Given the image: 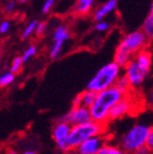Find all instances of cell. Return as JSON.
<instances>
[{
    "instance_id": "obj_1",
    "label": "cell",
    "mask_w": 153,
    "mask_h": 154,
    "mask_svg": "<svg viewBox=\"0 0 153 154\" xmlns=\"http://www.w3.org/2000/svg\"><path fill=\"white\" fill-rule=\"evenodd\" d=\"M129 93L130 92L122 91L117 86H113L96 93L95 100L89 108L91 120L105 125L108 122V113L110 109Z\"/></svg>"
},
{
    "instance_id": "obj_2",
    "label": "cell",
    "mask_w": 153,
    "mask_h": 154,
    "mask_svg": "<svg viewBox=\"0 0 153 154\" xmlns=\"http://www.w3.org/2000/svg\"><path fill=\"white\" fill-rule=\"evenodd\" d=\"M147 44L148 38L141 30H136L126 34L116 49L114 62L120 67H124L136 54L145 49Z\"/></svg>"
},
{
    "instance_id": "obj_3",
    "label": "cell",
    "mask_w": 153,
    "mask_h": 154,
    "mask_svg": "<svg viewBox=\"0 0 153 154\" xmlns=\"http://www.w3.org/2000/svg\"><path fill=\"white\" fill-rule=\"evenodd\" d=\"M151 131L152 128L147 123H135L120 137L119 147L125 154H135L140 148L145 147V142Z\"/></svg>"
},
{
    "instance_id": "obj_4",
    "label": "cell",
    "mask_w": 153,
    "mask_h": 154,
    "mask_svg": "<svg viewBox=\"0 0 153 154\" xmlns=\"http://www.w3.org/2000/svg\"><path fill=\"white\" fill-rule=\"evenodd\" d=\"M119 76H121V67L115 62H109L101 67L89 80L86 90L98 93L115 86Z\"/></svg>"
},
{
    "instance_id": "obj_5",
    "label": "cell",
    "mask_w": 153,
    "mask_h": 154,
    "mask_svg": "<svg viewBox=\"0 0 153 154\" xmlns=\"http://www.w3.org/2000/svg\"><path fill=\"white\" fill-rule=\"evenodd\" d=\"M104 132H105V125L94 122L92 120L84 124L71 126V131L67 137V146L70 151H74L79 144L89 138L104 135Z\"/></svg>"
},
{
    "instance_id": "obj_6",
    "label": "cell",
    "mask_w": 153,
    "mask_h": 154,
    "mask_svg": "<svg viewBox=\"0 0 153 154\" xmlns=\"http://www.w3.org/2000/svg\"><path fill=\"white\" fill-rule=\"evenodd\" d=\"M150 71H147L138 65V63L132 59L124 66V76L127 79L131 88H138L144 84Z\"/></svg>"
},
{
    "instance_id": "obj_7",
    "label": "cell",
    "mask_w": 153,
    "mask_h": 154,
    "mask_svg": "<svg viewBox=\"0 0 153 154\" xmlns=\"http://www.w3.org/2000/svg\"><path fill=\"white\" fill-rule=\"evenodd\" d=\"M70 131H71V125L62 120H59L55 123L52 132V136L56 143V147L63 153H67L70 151L69 146H67V137H69Z\"/></svg>"
},
{
    "instance_id": "obj_8",
    "label": "cell",
    "mask_w": 153,
    "mask_h": 154,
    "mask_svg": "<svg viewBox=\"0 0 153 154\" xmlns=\"http://www.w3.org/2000/svg\"><path fill=\"white\" fill-rule=\"evenodd\" d=\"M60 120L64 121L71 126L74 125L84 124L89 121H91V116L89 108L85 107V106H77V107H72V109L67 112L64 116H62V118Z\"/></svg>"
},
{
    "instance_id": "obj_9",
    "label": "cell",
    "mask_w": 153,
    "mask_h": 154,
    "mask_svg": "<svg viewBox=\"0 0 153 154\" xmlns=\"http://www.w3.org/2000/svg\"><path fill=\"white\" fill-rule=\"evenodd\" d=\"M133 110H134V102L131 99L130 94H127L124 99L119 101L110 109L109 113H108V121H114L123 118L125 116L130 115Z\"/></svg>"
},
{
    "instance_id": "obj_10",
    "label": "cell",
    "mask_w": 153,
    "mask_h": 154,
    "mask_svg": "<svg viewBox=\"0 0 153 154\" xmlns=\"http://www.w3.org/2000/svg\"><path fill=\"white\" fill-rule=\"evenodd\" d=\"M106 142V138L104 135L95 136V137L89 138L86 141L80 143L74 152L76 154H98V150L102 148L104 143Z\"/></svg>"
},
{
    "instance_id": "obj_11",
    "label": "cell",
    "mask_w": 153,
    "mask_h": 154,
    "mask_svg": "<svg viewBox=\"0 0 153 154\" xmlns=\"http://www.w3.org/2000/svg\"><path fill=\"white\" fill-rule=\"evenodd\" d=\"M70 38V31L65 26H59L54 32V43L50 49V58L56 59L62 51L64 42Z\"/></svg>"
},
{
    "instance_id": "obj_12",
    "label": "cell",
    "mask_w": 153,
    "mask_h": 154,
    "mask_svg": "<svg viewBox=\"0 0 153 154\" xmlns=\"http://www.w3.org/2000/svg\"><path fill=\"white\" fill-rule=\"evenodd\" d=\"M118 3V0H108L107 2L104 3L102 7L100 8L98 10H96L94 12V20L96 22H102V19L106 16L107 14H109L110 12H113L114 10L116 9Z\"/></svg>"
},
{
    "instance_id": "obj_13",
    "label": "cell",
    "mask_w": 153,
    "mask_h": 154,
    "mask_svg": "<svg viewBox=\"0 0 153 154\" xmlns=\"http://www.w3.org/2000/svg\"><path fill=\"white\" fill-rule=\"evenodd\" d=\"M79 95V102H80V106H85L87 108H90L92 104H93L94 100H95L96 93L89 90H85L81 93L78 94Z\"/></svg>"
},
{
    "instance_id": "obj_14",
    "label": "cell",
    "mask_w": 153,
    "mask_h": 154,
    "mask_svg": "<svg viewBox=\"0 0 153 154\" xmlns=\"http://www.w3.org/2000/svg\"><path fill=\"white\" fill-rule=\"evenodd\" d=\"M141 31L144 32V34L147 36V38H152V35H153V5H151L149 14H148V16H147L146 20H145Z\"/></svg>"
},
{
    "instance_id": "obj_15",
    "label": "cell",
    "mask_w": 153,
    "mask_h": 154,
    "mask_svg": "<svg viewBox=\"0 0 153 154\" xmlns=\"http://www.w3.org/2000/svg\"><path fill=\"white\" fill-rule=\"evenodd\" d=\"M98 154H125V153L118 144L110 143V142L106 141L102 146V148L98 150Z\"/></svg>"
},
{
    "instance_id": "obj_16",
    "label": "cell",
    "mask_w": 153,
    "mask_h": 154,
    "mask_svg": "<svg viewBox=\"0 0 153 154\" xmlns=\"http://www.w3.org/2000/svg\"><path fill=\"white\" fill-rule=\"evenodd\" d=\"M95 0H77L75 10L78 14H87L92 9Z\"/></svg>"
},
{
    "instance_id": "obj_17",
    "label": "cell",
    "mask_w": 153,
    "mask_h": 154,
    "mask_svg": "<svg viewBox=\"0 0 153 154\" xmlns=\"http://www.w3.org/2000/svg\"><path fill=\"white\" fill-rule=\"evenodd\" d=\"M15 80V74L11 72H5L0 75V87H8Z\"/></svg>"
},
{
    "instance_id": "obj_18",
    "label": "cell",
    "mask_w": 153,
    "mask_h": 154,
    "mask_svg": "<svg viewBox=\"0 0 153 154\" xmlns=\"http://www.w3.org/2000/svg\"><path fill=\"white\" fill-rule=\"evenodd\" d=\"M115 86H117L119 89H121L122 91H124V92H130V90H131L130 84H129V82H127L126 78H125L124 75L119 76V78H118L117 82H116Z\"/></svg>"
},
{
    "instance_id": "obj_19",
    "label": "cell",
    "mask_w": 153,
    "mask_h": 154,
    "mask_svg": "<svg viewBox=\"0 0 153 154\" xmlns=\"http://www.w3.org/2000/svg\"><path fill=\"white\" fill-rule=\"evenodd\" d=\"M38 23H39L38 20H32V22H30L28 25H27L26 28H25L24 31H23V35H22V38H24V40L28 38L29 36L33 33L34 30H36V25H38Z\"/></svg>"
},
{
    "instance_id": "obj_20",
    "label": "cell",
    "mask_w": 153,
    "mask_h": 154,
    "mask_svg": "<svg viewBox=\"0 0 153 154\" xmlns=\"http://www.w3.org/2000/svg\"><path fill=\"white\" fill-rule=\"evenodd\" d=\"M23 64H24V62H23V60H22V57H15L14 59H13L12 63H11V71H10V72L13 73V74L18 73L19 71L22 70Z\"/></svg>"
},
{
    "instance_id": "obj_21",
    "label": "cell",
    "mask_w": 153,
    "mask_h": 154,
    "mask_svg": "<svg viewBox=\"0 0 153 154\" xmlns=\"http://www.w3.org/2000/svg\"><path fill=\"white\" fill-rule=\"evenodd\" d=\"M36 54V46H33V45L29 46L26 51H24V54H23V56H22L23 62H27L28 60H30V59H31Z\"/></svg>"
},
{
    "instance_id": "obj_22",
    "label": "cell",
    "mask_w": 153,
    "mask_h": 154,
    "mask_svg": "<svg viewBox=\"0 0 153 154\" xmlns=\"http://www.w3.org/2000/svg\"><path fill=\"white\" fill-rule=\"evenodd\" d=\"M145 147H146L150 152H152V149H153V130L149 133L148 137H147V139H146V142H145Z\"/></svg>"
},
{
    "instance_id": "obj_23",
    "label": "cell",
    "mask_w": 153,
    "mask_h": 154,
    "mask_svg": "<svg viewBox=\"0 0 153 154\" xmlns=\"http://www.w3.org/2000/svg\"><path fill=\"white\" fill-rule=\"evenodd\" d=\"M45 29H46V24L44 22H41V23H38L34 31L36 32V35H43V34L45 33Z\"/></svg>"
},
{
    "instance_id": "obj_24",
    "label": "cell",
    "mask_w": 153,
    "mask_h": 154,
    "mask_svg": "<svg viewBox=\"0 0 153 154\" xmlns=\"http://www.w3.org/2000/svg\"><path fill=\"white\" fill-rule=\"evenodd\" d=\"M56 0H45V2L43 5V8H42V13H47L52 8H53L54 3H55Z\"/></svg>"
},
{
    "instance_id": "obj_25",
    "label": "cell",
    "mask_w": 153,
    "mask_h": 154,
    "mask_svg": "<svg viewBox=\"0 0 153 154\" xmlns=\"http://www.w3.org/2000/svg\"><path fill=\"white\" fill-rule=\"evenodd\" d=\"M108 27H109V25L106 22H98V24L95 25V29L98 31H106Z\"/></svg>"
},
{
    "instance_id": "obj_26",
    "label": "cell",
    "mask_w": 153,
    "mask_h": 154,
    "mask_svg": "<svg viewBox=\"0 0 153 154\" xmlns=\"http://www.w3.org/2000/svg\"><path fill=\"white\" fill-rule=\"evenodd\" d=\"M10 29L9 22H2L0 24V33H7Z\"/></svg>"
},
{
    "instance_id": "obj_27",
    "label": "cell",
    "mask_w": 153,
    "mask_h": 154,
    "mask_svg": "<svg viewBox=\"0 0 153 154\" xmlns=\"http://www.w3.org/2000/svg\"><path fill=\"white\" fill-rule=\"evenodd\" d=\"M14 7H15V2L14 1H10L7 5V12L8 13H11L14 10Z\"/></svg>"
},
{
    "instance_id": "obj_28",
    "label": "cell",
    "mask_w": 153,
    "mask_h": 154,
    "mask_svg": "<svg viewBox=\"0 0 153 154\" xmlns=\"http://www.w3.org/2000/svg\"><path fill=\"white\" fill-rule=\"evenodd\" d=\"M151 153H152V152L149 151L146 147H142V148H140V149H139L135 154H151Z\"/></svg>"
},
{
    "instance_id": "obj_29",
    "label": "cell",
    "mask_w": 153,
    "mask_h": 154,
    "mask_svg": "<svg viewBox=\"0 0 153 154\" xmlns=\"http://www.w3.org/2000/svg\"><path fill=\"white\" fill-rule=\"evenodd\" d=\"M77 106H80V102H79V95H78V94H77V95L74 97V100H73V103H72V107H77Z\"/></svg>"
},
{
    "instance_id": "obj_30",
    "label": "cell",
    "mask_w": 153,
    "mask_h": 154,
    "mask_svg": "<svg viewBox=\"0 0 153 154\" xmlns=\"http://www.w3.org/2000/svg\"><path fill=\"white\" fill-rule=\"evenodd\" d=\"M22 154H38V153H36V151H34V150H26V151H24Z\"/></svg>"
},
{
    "instance_id": "obj_31",
    "label": "cell",
    "mask_w": 153,
    "mask_h": 154,
    "mask_svg": "<svg viewBox=\"0 0 153 154\" xmlns=\"http://www.w3.org/2000/svg\"><path fill=\"white\" fill-rule=\"evenodd\" d=\"M8 154H18L16 151H14V150H11V151L8 152Z\"/></svg>"
},
{
    "instance_id": "obj_32",
    "label": "cell",
    "mask_w": 153,
    "mask_h": 154,
    "mask_svg": "<svg viewBox=\"0 0 153 154\" xmlns=\"http://www.w3.org/2000/svg\"><path fill=\"white\" fill-rule=\"evenodd\" d=\"M65 154H76V153H75L74 151H69V152H67Z\"/></svg>"
},
{
    "instance_id": "obj_33",
    "label": "cell",
    "mask_w": 153,
    "mask_h": 154,
    "mask_svg": "<svg viewBox=\"0 0 153 154\" xmlns=\"http://www.w3.org/2000/svg\"><path fill=\"white\" fill-rule=\"evenodd\" d=\"M29 0H19V2H22V3H24V2H28Z\"/></svg>"
},
{
    "instance_id": "obj_34",
    "label": "cell",
    "mask_w": 153,
    "mask_h": 154,
    "mask_svg": "<svg viewBox=\"0 0 153 154\" xmlns=\"http://www.w3.org/2000/svg\"><path fill=\"white\" fill-rule=\"evenodd\" d=\"M151 154H152V153H151Z\"/></svg>"
}]
</instances>
